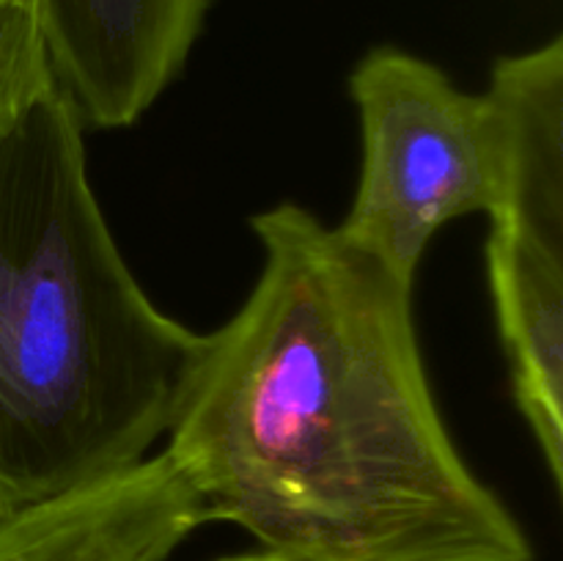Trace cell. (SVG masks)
<instances>
[{
  "label": "cell",
  "mask_w": 563,
  "mask_h": 561,
  "mask_svg": "<svg viewBox=\"0 0 563 561\" xmlns=\"http://www.w3.org/2000/svg\"><path fill=\"white\" fill-rule=\"evenodd\" d=\"M251 229L262 273L165 449L207 522L278 561H537L440 416L410 280L300 204Z\"/></svg>",
  "instance_id": "cell-1"
},
{
  "label": "cell",
  "mask_w": 563,
  "mask_h": 561,
  "mask_svg": "<svg viewBox=\"0 0 563 561\" xmlns=\"http://www.w3.org/2000/svg\"><path fill=\"white\" fill-rule=\"evenodd\" d=\"M82 132L58 88L0 138V515L146 460L207 346L137 284Z\"/></svg>",
  "instance_id": "cell-2"
},
{
  "label": "cell",
  "mask_w": 563,
  "mask_h": 561,
  "mask_svg": "<svg viewBox=\"0 0 563 561\" xmlns=\"http://www.w3.org/2000/svg\"><path fill=\"white\" fill-rule=\"evenodd\" d=\"M361 121V176L350 215L335 229L399 278L451 220L506 198L509 143L498 102L467 94L440 66L399 47H374L350 75Z\"/></svg>",
  "instance_id": "cell-3"
},
{
  "label": "cell",
  "mask_w": 563,
  "mask_h": 561,
  "mask_svg": "<svg viewBox=\"0 0 563 561\" xmlns=\"http://www.w3.org/2000/svg\"><path fill=\"white\" fill-rule=\"evenodd\" d=\"M55 82L86 127H132L181 75L212 0H33Z\"/></svg>",
  "instance_id": "cell-4"
},
{
  "label": "cell",
  "mask_w": 563,
  "mask_h": 561,
  "mask_svg": "<svg viewBox=\"0 0 563 561\" xmlns=\"http://www.w3.org/2000/svg\"><path fill=\"white\" fill-rule=\"evenodd\" d=\"M207 515L168 454L0 515V561H168Z\"/></svg>",
  "instance_id": "cell-5"
},
{
  "label": "cell",
  "mask_w": 563,
  "mask_h": 561,
  "mask_svg": "<svg viewBox=\"0 0 563 561\" xmlns=\"http://www.w3.org/2000/svg\"><path fill=\"white\" fill-rule=\"evenodd\" d=\"M487 278L511 394L563 490V220L489 218Z\"/></svg>",
  "instance_id": "cell-6"
},
{
  "label": "cell",
  "mask_w": 563,
  "mask_h": 561,
  "mask_svg": "<svg viewBox=\"0 0 563 561\" xmlns=\"http://www.w3.org/2000/svg\"><path fill=\"white\" fill-rule=\"evenodd\" d=\"M58 91L33 0H0V138Z\"/></svg>",
  "instance_id": "cell-7"
},
{
  "label": "cell",
  "mask_w": 563,
  "mask_h": 561,
  "mask_svg": "<svg viewBox=\"0 0 563 561\" xmlns=\"http://www.w3.org/2000/svg\"><path fill=\"white\" fill-rule=\"evenodd\" d=\"M214 561H278V559H273V556H267V553H262V550H258V553H240V556H223V559H214Z\"/></svg>",
  "instance_id": "cell-8"
}]
</instances>
